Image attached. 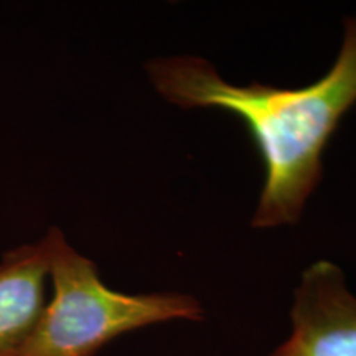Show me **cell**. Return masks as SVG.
<instances>
[{
	"label": "cell",
	"mask_w": 356,
	"mask_h": 356,
	"mask_svg": "<svg viewBox=\"0 0 356 356\" xmlns=\"http://www.w3.org/2000/svg\"><path fill=\"white\" fill-rule=\"evenodd\" d=\"M343 42L325 76L304 88L225 81L200 56H167L145 65L163 99L184 109L215 108L246 126L264 163V186L252 228L300 220L323 177V152L341 118L356 104V15L345 19Z\"/></svg>",
	"instance_id": "6da1fadb"
},
{
	"label": "cell",
	"mask_w": 356,
	"mask_h": 356,
	"mask_svg": "<svg viewBox=\"0 0 356 356\" xmlns=\"http://www.w3.org/2000/svg\"><path fill=\"white\" fill-rule=\"evenodd\" d=\"M50 229L53 296L22 356H96L129 332L203 320V305L188 293H124L106 286L96 262L79 254L60 228Z\"/></svg>",
	"instance_id": "7a4b0ae2"
},
{
	"label": "cell",
	"mask_w": 356,
	"mask_h": 356,
	"mask_svg": "<svg viewBox=\"0 0 356 356\" xmlns=\"http://www.w3.org/2000/svg\"><path fill=\"white\" fill-rule=\"evenodd\" d=\"M292 332L269 356H356V297L330 261L307 267L293 291Z\"/></svg>",
	"instance_id": "3957f363"
},
{
	"label": "cell",
	"mask_w": 356,
	"mask_h": 356,
	"mask_svg": "<svg viewBox=\"0 0 356 356\" xmlns=\"http://www.w3.org/2000/svg\"><path fill=\"white\" fill-rule=\"evenodd\" d=\"M51 229L0 261V356H22L47 304Z\"/></svg>",
	"instance_id": "277c9868"
}]
</instances>
